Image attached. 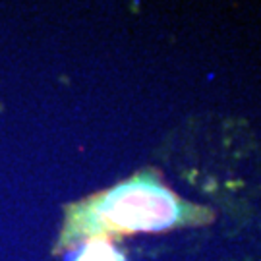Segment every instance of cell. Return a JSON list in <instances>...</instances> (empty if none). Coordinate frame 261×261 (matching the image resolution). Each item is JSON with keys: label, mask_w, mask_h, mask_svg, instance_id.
<instances>
[{"label": "cell", "mask_w": 261, "mask_h": 261, "mask_svg": "<svg viewBox=\"0 0 261 261\" xmlns=\"http://www.w3.org/2000/svg\"><path fill=\"white\" fill-rule=\"evenodd\" d=\"M207 209L178 197L153 170H141L105 192L64 207L56 252L89 240H114L134 232H163L209 221Z\"/></svg>", "instance_id": "6da1fadb"}, {"label": "cell", "mask_w": 261, "mask_h": 261, "mask_svg": "<svg viewBox=\"0 0 261 261\" xmlns=\"http://www.w3.org/2000/svg\"><path fill=\"white\" fill-rule=\"evenodd\" d=\"M66 261H126V257L109 240H89L75 246Z\"/></svg>", "instance_id": "7a4b0ae2"}]
</instances>
